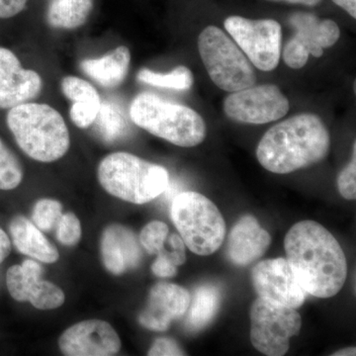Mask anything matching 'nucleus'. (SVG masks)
I'll list each match as a JSON object with an SVG mask.
<instances>
[{"label":"nucleus","mask_w":356,"mask_h":356,"mask_svg":"<svg viewBox=\"0 0 356 356\" xmlns=\"http://www.w3.org/2000/svg\"><path fill=\"white\" fill-rule=\"evenodd\" d=\"M287 261L308 294L331 298L341 291L348 276L346 254L337 238L317 222H297L284 240Z\"/></svg>","instance_id":"f257e3e1"},{"label":"nucleus","mask_w":356,"mask_h":356,"mask_svg":"<svg viewBox=\"0 0 356 356\" xmlns=\"http://www.w3.org/2000/svg\"><path fill=\"white\" fill-rule=\"evenodd\" d=\"M331 137L316 114L293 116L269 129L257 147V158L268 172L286 175L320 163L327 156Z\"/></svg>","instance_id":"f03ea898"},{"label":"nucleus","mask_w":356,"mask_h":356,"mask_svg":"<svg viewBox=\"0 0 356 356\" xmlns=\"http://www.w3.org/2000/svg\"><path fill=\"white\" fill-rule=\"evenodd\" d=\"M7 126L23 153L40 163H53L69 151V129L50 105L26 102L9 110Z\"/></svg>","instance_id":"7ed1b4c3"},{"label":"nucleus","mask_w":356,"mask_h":356,"mask_svg":"<svg viewBox=\"0 0 356 356\" xmlns=\"http://www.w3.org/2000/svg\"><path fill=\"white\" fill-rule=\"evenodd\" d=\"M130 117L140 128L178 147L198 146L207 132L205 122L195 110L153 93H140L134 98Z\"/></svg>","instance_id":"20e7f679"},{"label":"nucleus","mask_w":356,"mask_h":356,"mask_svg":"<svg viewBox=\"0 0 356 356\" xmlns=\"http://www.w3.org/2000/svg\"><path fill=\"white\" fill-rule=\"evenodd\" d=\"M97 175L100 184L110 195L133 204L151 202L170 184V175L163 166L125 152L103 159Z\"/></svg>","instance_id":"39448f33"},{"label":"nucleus","mask_w":356,"mask_h":356,"mask_svg":"<svg viewBox=\"0 0 356 356\" xmlns=\"http://www.w3.org/2000/svg\"><path fill=\"white\" fill-rule=\"evenodd\" d=\"M170 216L184 245L194 254H214L224 243L226 222L221 212L198 192L177 194L170 206Z\"/></svg>","instance_id":"423d86ee"},{"label":"nucleus","mask_w":356,"mask_h":356,"mask_svg":"<svg viewBox=\"0 0 356 356\" xmlns=\"http://www.w3.org/2000/svg\"><path fill=\"white\" fill-rule=\"evenodd\" d=\"M198 51L213 83L228 92L254 86L252 65L238 44L216 26H208L198 38Z\"/></svg>","instance_id":"0eeeda50"},{"label":"nucleus","mask_w":356,"mask_h":356,"mask_svg":"<svg viewBox=\"0 0 356 356\" xmlns=\"http://www.w3.org/2000/svg\"><path fill=\"white\" fill-rule=\"evenodd\" d=\"M298 312L259 297L250 308V341L255 350L268 356L286 355L290 339L299 334Z\"/></svg>","instance_id":"6e6552de"},{"label":"nucleus","mask_w":356,"mask_h":356,"mask_svg":"<svg viewBox=\"0 0 356 356\" xmlns=\"http://www.w3.org/2000/svg\"><path fill=\"white\" fill-rule=\"evenodd\" d=\"M224 25L250 64L262 72L277 67L282 46V29L277 21L229 16Z\"/></svg>","instance_id":"1a4fd4ad"},{"label":"nucleus","mask_w":356,"mask_h":356,"mask_svg":"<svg viewBox=\"0 0 356 356\" xmlns=\"http://www.w3.org/2000/svg\"><path fill=\"white\" fill-rule=\"evenodd\" d=\"M289 108V100L274 84L235 91L224 100L225 114L238 123H270L283 118Z\"/></svg>","instance_id":"9d476101"},{"label":"nucleus","mask_w":356,"mask_h":356,"mask_svg":"<svg viewBox=\"0 0 356 356\" xmlns=\"http://www.w3.org/2000/svg\"><path fill=\"white\" fill-rule=\"evenodd\" d=\"M252 281L259 296L270 303L296 310L305 302L307 292L289 262L282 257L257 264L252 271Z\"/></svg>","instance_id":"9b49d317"},{"label":"nucleus","mask_w":356,"mask_h":356,"mask_svg":"<svg viewBox=\"0 0 356 356\" xmlns=\"http://www.w3.org/2000/svg\"><path fill=\"white\" fill-rule=\"evenodd\" d=\"M42 273V267L32 259L11 266L6 273L8 291L16 301L30 302L39 310L57 309L64 304V292L54 283L41 280Z\"/></svg>","instance_id":"f8f14e48"},{"label":"nucleus","mask_w":356,"mask_h":356,"mask_svg":"<svg viewBox=\"0 0 356 356\" xmlns=\"http://www.w3.org/2000/svg\"><path fill=\"white\" fill-rule=\"evenodd\" d=\"M58 348L69 356H110L119 353L121 341L109 323L86 320L63 332Z\"/></svg>","instance_id":"ddd939ff"},{"label":"nucleus","mask_w":356,"mask_h":356,"mask_svg":"<svg viewBox=\"0 0 356 356\" xmlns=\"http://www.w3.org/2000/svg\"><path fill=\"white\" fill-rule=\"evenodd\" d=\"M38 72L26 70L13 51L0 47V108L11 109L30 102L41 93Z\"/></svg>","instance_id":"4468645a"},{"label":"nucleus","mask_w":356,"mask_h":356,"mask_svg":"<svg viewBox=\"0 0 356 356\" xmlns=\"http://www.w3.org/2000/svg\"><path fill=\"white\" fill-rule=\"evenodd\" d=\"M191 294L173 283L161 282L149 292L146 308L140 312L139 323L147 330L165 332L172 321L187 313Z\"/></svg>","instance_id":"2eb2a0df"},{"label":"nucleus","mask_w":356,"mask_h":356,"mask_svg":"<svg viewBox=\"0 0 356 356\" xmlns=\"http://www.w3.org/2000/svg\"><path fill=\"white\" fill-rule=\"evenodd\" d=\"M271 243L268 232L252 215H245L232 229L227 245L228 259L238 266H247L261 259Z\"/></svg>","instance_id":"dca6fc26"},{"label":"nucleus","mask_w":356,"mask_h":356,"mask_svg":"<svg viewBox=\"0 0 356 356\" xmlns=\"http://www.w3.org/2000/svg\"><path fill=\"white\" fill-rule=\"evenodd\" d=\"M102 255L105 268L114 275H120L139 266L142 250L130 229L111 225L102 234Z\"/></svg>","instance_id":"f3484780"},{"label":"nucleus","mask_w":356,"mask_h":356,"mask_svg":"<svg viewBox=\"0 0 356 356\" xmlns=\"http://www.w3.org/2000/svg\"><path fill=\"white\" fill-rule=\"evenodd\" d=\"M290 24L296 30L294 37L298 39L310 55L321 58L324 49L331 48L341 36L339 25L331 19L321 21L308 13H296L289 18Z\"/></svg>","instance_id":"a211bd4d"},{"label":"nucleus","mask_w":356,"mask_h":356,"mask_svg":"<svg viewBox=\"0 0 356 356\" xmlns=\"http://www.w3.org/2000/svg\"><path fill=\"white\" fill-rule=\"evenodd\" d=\"M9 232L14 245L21 254L44 264L58 261L60 254L57 248L49 242L48 238L43 235V232L27 218L14 217L9 225Z\"/></svg>","instance_id":"6ab92c4d"},{"label":"nucleus","mask_w":356,"mask_h":356,"mask_svg":"<svg viewBox=\"0 0 356 356\" xmlns=\"http://www.w3.org/2000/svg\"><path fill=\"white\" fill-rule=\"evenodd\" d=\"M130 63V50L127 47L119 46L102 58L83 60L81 69L102 88H114L125 81Z\"/></svg>","instance_id":"aec40b11"},{"label":"nucleus","mask_w":356,"mask_h":356,"mask_svg":"<svg viewBox=\"0 0 356 356\" xmlns=\"http://www.w3.org/2000/svg\"><path fill=\"white\" fill-rule=\"evenodd\" d=\"M95 0H49L47 23L55 29L74 30L86 24Z\"/></svg>","instance_id":"412c9836"},{"label":"nucleus","mask_w":356,"mask_h":356,"mask_svg":"<svg viewBox=\"0 0 356 356\" xmlns=\"http://www.w3.org/2000/svg\"><path fill=\"white\" fill-rule=\"evenodd\" d=\"M220 303L221 291L215 285L203 284L196 288L187 309V329L196 332L205 327L216 316Z\"/></svg>","instance_id":"4be33fe9"},{"label":"nucleus","mask_w":356,"mask_h":356,"mask_svg":"<svg viewBox=\"0 0 356 356\" xmlns=\"http://www.w3.org/2000/svg\"><path fill=\"white\" fill-rule=\"evenodd\" d=\"M137 79L149 86L175 90H188L194 83L191 70L184 65L175 67L168 74H159L151 70L142 69L138 72Z\"/></svg>","instance_id":"5701e85b"},{"label":"nucleus","mask_w":356,"mask_h":356,"mask_svg":"<svg viewBox=\"0 0 356 356\" xmlns=\"http://www.w3.org/2000/svg\"><path fill=\"white\" fill-rule=\"evenodd\" d=\"M93 124H95L98 133L106 142L111 143L118 140L125 132V120L123 116L109 102H102L99 112Z\"/></svg>","instance_id":"b1692460"},{"label":"nucleus","mask_w":356,"mask_h":356,"mask_svg":"<svg viewBox=\"0 0 356 356\" xmlns=\"http://www.w3.org/2000/svg\"><path fill=\"white\" fill-rule=\"evenodd\" d=\"M22 179L19 159L0 139V191H13L19 186Z\"/></svg>","instance_id":"393cba45"},{"label":"nucleus","mask_w":356,"mask_h":356,"mask_svg":"<svg viewBox=\"0 0 356 356\" xmlns=\"http://www.w3.org/2000/svg\"><path fill=\"white\" fill-rule=\"evenodd\" d=\"M62 204L53 199H41L35 204L33 224L42 232H51L57 227L63 215Z\"/></svg>","instance_id":"a878e982"},{"label":"nucleus","mask_w":356,"mask_h":356,"mask_svg":"<svg viewBox=\"0 0 356 356\" xmlns=\"http://www.w3.org/2000/svg\"><path fill=\"white\" fill-rule=\"evenodd\" d=\"M62 90L72 102H102L97 90L88 81L76 76H65L62 81Z\"/></svg>","instance_id":"bb28decb"},{"label":"nucleus","mask_w":356,"mask_h":356,"mask_svg":"<svg viewBox=\"0 0 356 356\" xmlns=\"http://www.w3.org/2000/svg\"><path fill=\"white\" fill-rule=\"evenodd\" d=\"M168 225L161 221L149 222L140 234V243L147 254H159L165 250L168 236Z\"/></svg>","instance_id":"cd10ccee"},{"label":"nucleus","mask_w":356,"mask_h":356,"mask_svg":"<svg viewBox=\"0 0 356 356\" xmlns=\"http://www.w3.org/2000/svg\"><path fill=\"white\" fill-rule=\"evenodd\" d=\"M57 240L65 245H74L81 238V226L74 213L62 215L57 227Z\"/></svg>","instance_id":"c85d7f7f"},{"label":"nucleus","mask_w":356,"mask_h":356,"mask_svg":"<svg viewBox=\"0 0 356 356\" xmlns=\"http://www.w3.org/2000/svg\"><path fill=\"white\" fill-rule=\"evenodd\" d=\"M102 102H72L70 110V116L76 127L88 128L93 125L99 112Z\"/></svg>","instance_id":"c756f323"},{"label":"nucleus","mask_w":356,"mask_h":356,"mask_svg":"<svg viewBox=\"0 0 356 356\" xmlns=\"http://www.w3.org/2000/svg\"><path fill=\"white\" fill-rule=\"evenodd\" d=\"M355 144L353 146V156L350 163L339 173L337 178V188L343 198L355 200L356 198V161Z\"/></svg>","instance_id":"7c9ffc66"},{"label":"nucleus","mask_w":356,"mask_h":356,"mask_svg":"<svg viewBox=\"0 0 356 356\" xmlns=\"http://www.w3.org/2000/svg\"><path fill=\"white\" fill-rule=\"evenodd\" d=\"M309 51L298 39L293 37L283 50V60L288 67L299 70L305 67L309 60Z\"/></svg>","instance_id":"2f4dec72"},{"label":"nucleus","mask_w":356,"mask_h":356,"mask_svg":"<svg viewBox=\"0 0 356 356\" xmlns=\"http://www.w3.org/2000/svg\"><path fill=\"white\" fill-rule=\"evenodd\" d=\"M152 270L154 275L158 277L168 278L177 275V266L173 261L170 252L163 250L159 252L158 259L152 266Z\"/></svg>","instance_id":"473e14b6"},{"label":"nucleus","mask_w":356,"mask_h":356,"mask_svg":"<svg viewBox=\"0 0 356 356\" xmlns=\"http://www.w3.org/2000/svg\"><path fill=\"white\" fill-rule=\"evenodd\" d=\"M147 355L149 356H175L185 355L184 350L177 341L168 337L156 339Z\"/></svg>","instance_id":"72a5a7b5"},{"label":"nucleus","mask_w":356,"mask_h":356,"mask_svg":"<svg viewBox=\"0 0 356 356\" xmlns=\"http://www.w3.org/2000/svg\"><path fill=\"white\" fill-rule=\"evenodd\" d=\"M28 0H0V18L7 19L24 10Z\"/></svg>","instance_id":"f704fd0d"},{"label":"nucleus","mask_w":356,"mask_h":356,"mask_svg":"<svg viewBox=\"0 0 356 356\" xmlns=\"http://www.w3.org/2000/svg\"><path fill=\"white\" fill-rule=\"evenodd\" d=\"M11 243L8 236L3 229H0V264L10 254Z\"/></svg>","instance_id":"c9c22d12"},{"label":"nucleus","mask_w":356,"mask_h":356,"mask_svg":"<svg viewBox=\"0 0 356 356\" xmlns=\"http://www.w3.org/2000/svg\"><path fill=\"white\" fill-rule=\"evenodd\" d=\"M332 1L346 10L351 17L356 18V0H332Z\"/></svg>","instance_id":"e433bc0d"},{"label":"nucleus","mask_w":356,"mask_h":356,"mask_svg":"<svg viewBox=\"0 0 356 356\" xmlns=\"http://www.w3.org/2000/svg\"><path fill=\"white\" fill-rule=\"evenodd\" d=\"M273 1H285L288 3L302 4L306 6H316L320 3L322 0H273Z\"/></svg>","instance_id":"4c0bfd02"},{"label":"nucleus","mask_w":356,"mask_h":356,"mask_svg":"<svg viewBox=\"0 0 356 356\" xmlns=\"http://www.w3.org/2000/svg\"><path fill=\"white\" fill-rule=\"evenodd\" d=\"M356 355L355 348H343V350L337 351L334 353L332 356H348V355Z\"/></svg>","instance_id":"58836bf2"}]
</instances>
